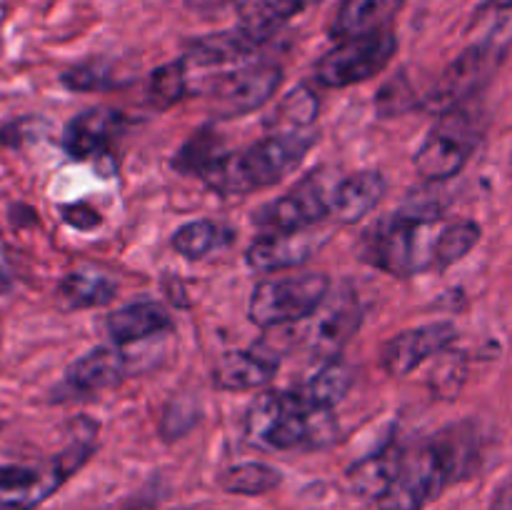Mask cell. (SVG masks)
<instances>
[{"instance_id": "6da1fadb", "label": "cell", "mask_w": 512, "mask_h": 510, "mask_svg": "<svg viewBox=\"0 0 512 510\" xmlns=\"http://www.w3.org/2000/svg\"><path fill=\"white\" fill-rule=\"evenodd\" d=\"M245 435L263 450H313L333 443L338 428L330 410L313 408L293 390L260 395L248 410Z\"/></svg>"}, {"instance_id": "7a4b0ae2", "label": "cell", "mask_w": 512, "mask_h": 510, "mask_svg": "<svg viewBox=\"0 0 512 510\" xmlns=\"http://www.w3.org/2000/svg\"><path fill=\"white\" fill-rule=\"evenodd\" d=\"M315 143L310 130L268 135L243 153H225L203 180L220 195H245L263 190L293 173Z\"/></svg>"}, {"instance_id": "3957f363", "label": "cell", "mask_w": 512, "mask_h": 510, "mask_svg": "<svg viewBox=\"0 0 512 510\" xmlns=\"http://www.w3.org/2000/svg\"><path fill=\"white\" fill-rule=\"evenodd\" d=\"M435 223L438 218L418 213L385 215L360 238V260L393 278H410L420 270L435 268Z\"/></svg>"}, {"instance_id": "277c9868", "label": "cell", "mask_w": 512, "mask_h": 510, "mask_svg": "<svg viewBox=\"0 0 512 510\" xmlns=\"http://www.w3.org/2000/svg\"><path fill=\"white\" fill-rule=\"evenodd\" d=\"M330 290L328 275L308 273L293 278L263 280L250 295L248 315L260 328H280V325L308 320Z\"/></svg>"}, {"instance_id": "5b68a950", "label": "cell", "mask_w": 512, "mask_h": 510, "mask_svg": "<svg viewBox=\"0 0 512 510\" xmlns=\"http://www.w3.org/2000/svg\"><path fill=\"white\" fill-rule=\"evenodd\" d=\"M395 50H398V40L390 28L340 40L315 65V83L323 88H348V85L363 83L383 73L385 65L393 60Z\"/></svg>"}, {"instance_id": "8992f818", "label": "cell", "mask_w": 512, "mask_h": 510, "mask_svg": "<svg viewBox=\"0 0 512 510\" xmlns=\"http://www.w3.org/2000/svg\"><path fill=\"white\" fill-rule=\"evenodd\" d=\"M478 140V125L463 105L445 110L415 153V168L425 180H450L465 168Z\"/></svg>"}, {"instance_id": "52a82bcc", "label": "cell", "mask_w": 512, "mask_h": 510, "mask_svg": "<svg viewBox=\"0 0 512 510\" xmlns=\"http://www.w3.org/2000/svg\"><path fill=\"white\" fill-rule=\"evenodd\" d=\"M360 323H363V308L355 290L348 283L330 288L323 303L308 318L305 340L310 353L325 360L338 358L340 350L358 333Z\"/></svg>"}, {"instance_id": "ba28073f", "label": "cell", "mask_w": 512, "mask_h": 510, "mask_svg": "<svg viewBox=\"0 0 512 510\" xmlns=\"http://www.w3.org/2000/svg\"><path fill=\"white\" fill-rule=\"evenodd\" d=\"M280 80H283V70L270 63L233 70V73L220 75L208 85L210 105L220 118L248 115L263 108L273 98Z\"/></svg>"}, {"instance_id": "9c48e42d", "label": "cell", "mask_w": 512, "mask_h": 510, "mask_svg": "<svg viewBox=\"0 0 512 510\" xmlns=\"http://www.w3.org/2000/svg\"><path fill=\"white\" fill-rule=\"evenodd\" d=\"M330 213V195L318 173H310L293 190L265 203L253 213V223L263 233H290L318 225Z\"/></svg>"}, {"instance_id": "30bf717a", "label": "cell", "mask_w": 512, "mask_h": 510, "mask_svg": "<svg viewBox=\"0 0 512 510\" xmlns=\"http://www.w3.org/2000/svg\"><path fill=\"white\" fill-rule=\"evenodd\" d=\"M500 63V48L495 43H478L463 50L453 63L448 65L438 78L435 88L430 90V105L438 110H453L465 105L480 88L490 80Z\"/></svg>"}, {"instance_id": "8fae6325", "label": "cell", "mask_w": 512, "mask_h": 510, "mask_svg": "<svg viewBox=\"0 0 512 510\" xmlns=\"http://www.w3.org/2000/svg\"><path fill=\"white\" fill-rule=\"evenodd\" d=\"M445 485H450L448 473L430 445H423L418 453L405 455L393 488L378 500L380 510H423L428 500L438 498Z\"/></svg>"}, {"instance_id": "7c38bea8", "label": "cell", "mask_w": 512, "mask_h": 510, "mask_svg": "<svg viewBox=\"0 0 512 510\" xmlns=\"http://www.w3.org/2000/svg\"><path fill=\"white\" fill-rule=\"evenodd\" d=\"M455 335H458L455 325L445 323V320L403 330V333L393 335L383 345V350H380V363H383L385 373L400 378V375L413 373L418 365H423L433 355L443 353L453 343Z\"/></svg>"}, {"instance_id": "4fadbf2b", "label": "cell", "mask_w": 512, "mask_h": 510, "mask_svg": "<svg viewBox=\"0 0 512 510\" xmlns=\"http://www.w3.org/2000/svg\"><path fill=\"white\" fill-rule=\"evenodd\" d=\"M128 358L118 348H95L68 365L63 385L58 388L60 398H88L113 388L123 380Z\"/></svg>"}, {"instance_id": "5bb4252c", "label": "cell", "mask_w": 512, "mask_h": 510, "mask_svg": "<svg viewBox=\"0 0 512 510\" xmlns=\"http://www.w3.org/2000/svg\"><path fill=\"white\" fill-rule=\"evenodd\" d=\"M125 115L120 110L98 105L75 115L63 130V148L70 158L88 160L108 153V145L123 130Z\"/></svg>"}, {"instance_id": "9a60e30c", "label": "cell", "mask_w": 512, "mask_h": 510, "mask_svg": "<svg viewBox=\"0 0 512 510\" xmlns=\"http://www.w3.org/2000/svg\"><path fill=\"white\" fill-rule=\"evenodd\" d=\"M313 228L290 230V233H263L245 253L255 273H278V270L303 265L318 248Z\"/></svg>"}, {"instance_id": "2e32d148", "label": "cell", "mask_w": 512, "mask_h": 510, "mask_svg": "<svg viewBox=\"0 0 512 510\" xmlns=\"http://www.w3.org/2000/svg\"><path fill=\"white\" fill-rule=\"evenodd\" d=\"M403 465V448H400L395 440H388V443L380 445L375 453L358 460V463L348 470V483L350 488H353V493H358L360 498L380 500L390 488H393Z\"/></svg>"}, {"instance_id": "e0dca14e", "label": "cell", "mask_w": 512, "mask_h": 510, "mask_svg": "<svg viewBox=\"0 0 512 510\" xmlns=\"http://www.w3.org/2000/svg\"><path fill=\"white\" fill-rule=\"evenodd\" d=\"M278 373V358L263 350H230L215 363V385L223 390H255Z\"/></svg>"}, {"instance_id": "ac0fdd59", "label": "cell", "mask_w": 512, "mask_h": 510, "mask_svg": "<svg viewBox=\"0 0 512 510\" xmlns=\"http://www.w3.org/2000/svg\"><path fill=\"white\" fill-rule=\"evenodd\" d=\"M403 5L405 0H343L330 25V35L335 40H348L378 33L388 28Z\"/></svg>"}, {"instance_id": "d6986e66", "label": "cell", "mask_w": 512, "mask_h": 510, "mask_svg": "<svg viewBox=\"0 0 512 510\" xmlns=\"http://www.w3.org/2000/svg\"><path fill=\"white\" fill-rule=\"evenodd\" d=\"M385 195V178L375 170H365V173H355L345 178L343 183L335 185L330 193V213L340 220V223H358L360 218L370 213L380 198Z\"/></svg>"}, {"instance_id": "ffe728a7", "label": "cell", "mask_w": 512, "mask_h": 510, "mask_svg": "<svg viewBox=\"0 0 512 510\" xmlns=\"http://www.w3.org/2000/svg\"><path fill=\"white\" fill-rule=\"evenodd\" d=\"M105 328H108V335L115 345H130L168 330L170 315L160 303L143 300V303L125 305V308L110 313L105 320Z\"/></svg>"}, {"instance_id": "44dd1931", "label": "cell", "mask_w": 512, "mask_h": 510, "mask_svg": "<svg viewBox=\"0 0 512 510\" xmlns=\"http://www.w3.org/2000/svg\"><path fill=\"white\" fill-rule=\"evenodd\" d=\"M430 448L435 450L438 460L443 463L450 483L458 478H468L480 460V438L475 433L473 423H458L445 428L435 440H430Z\"/></svg>"}, {"instance_id": "7402d4cb", "label": "cell", "mask_w": 512, "mask_h": 510, "mask_svg": "<svg viewBox=\"0 0 512 510\" xmlns=\"http://www.w3.org/2000/svg\"><path fill=\"white\" fill-rule=\"evenodd\" d=\"M258 48L260 45L240 25H235L233 30L205 35V38L190 43L183 60L190 65H198V68H213V65H225L245 58V55H250Z\"/></svg>"}, {"instance_id": "603a6c76", "label": "cell", "mask_w": 512, "mask_h": 510, "mask_svg": "<svg viewBox=\"0 0 512 510\" xmlns=\"http://www.w3.org/2000/svg\"><path fill=\"white\" fill-rule=\"evenodd\" d=\"M305 5V0H243L238 25L255 43L263 45Z\"/></svg>"}, {"instance_id": "cb8c5ba5", "label": "cell", "mask_w": 512, "mask_h": 510, "mask_svg": "<svg viewBox=\"0 0 512 510\" xmlns=\"http://www.w3.org/2000/svg\"><path fill=\"white\" fill-rule=\"evenodd\" d=\"M115 293H118V285L93 270H73L58 285V298L68 310L98 308V305L110 303Z\"/></svg>"}, {"instance_id": "d4e9b609", "label": "cell", "mask_w": 512, "mask_h": 510, "mask_svg": "<svg viewBox=\"0 0 512 510\" xmlns=\"http://www.w3.org/2000/svg\"><path fill=\"white\" fill-rule=\"evenodd\" d=\"M350 385H353V368H350L348 363H343V360L333 358L328 360V363L318 370V375H315L313 380H308L298 393L303 395L313 408L333 410L335 405L348 395Z\"/></svg>"}, {"instance_id": "484cf974", "label": "cell", "mask_w": 512, "mask_h": 510, "mask_svg": "<svg viewBox=\"0 0 512 510\" xmlns=\"http://www.w3.org/2000/svg\"><path fill=\"white\" fill-rule=\"evenodd\" d=\"M320 110L318 93L308 85H300V88L290 90L283 100L275 108L273 118L268 120V125H278V133H288V130H305L315 123Z\"/></svg>"}, {"instance_id": "4316f807", "label": "cell", "mask_w": 512, "mask_h": 510, "mask_svg": "<svg viewBox=\"0 0 512 510\" xmlns=\"http://www.w3.org/2000/svg\"><path fill=\"white\" fill-rule=\"evenodd\" d=\"M283 480L280 470L265 463H240L220 475V488L235 495H265Z\"/></svg>"}, {"instance_id": "83f0119b", "label": "cell", "mask_w": 512, "mask_h": 510, "mask_svg": "<svg viewBox=\"0 0 512 510\" xmlns=\"http://www.w3.org/2000/svg\"><path fill=\"white\" fill-rule=\"evenodd\" d=\"M223 155L225 150H223V140H220V135L205 128V130H198V133H195L193 138L178 150V155H175V168L183 170V173L203 178V175L208 173V170L223 158Z\"/></svg>"}, {"instance_id": "f1b7e54d", "label": "cell", "mask_w": 512, "mask_h": 510, "mask_svg": "<svg viewBox=\"0 0 512 510\" xmlns=\"http://www.w3.org/2000/svg\"><path fill=\"white\" fill-rule=\"evenodd\" d=\"M480 225L473 220H455L438 233L435 240V268H450L478 245Z\"/></svg>"}, {"instance_id": "f546056e", "label": "cell", "mask_w": 512, "mask_h": 510, "mask_svg": "<svg viewBox=\"0 0 512 510\" xmlns=\"http://www.w3.org/2000/svg\"><path fill=\"white\" fill-rule=\"evenodd\" d=\"M185 60H173V63L160 65L153 70L148 80V100L153 108L168 110L180 103L188 90V75H185Z\"/></svg>"}, {"instance_id": "4dcf8cb0", "label": "cell", "mask_w": 512, "mask_h": 510, "mask_svg": "<svg viewBox=\"0 0 512 510\" xmlns=\"http://www.w3.org/2000/svg\"><path fill=\"white\" fill-rule=\"evenodd\" d=\"M60 80L65 88L75 90V93H93V90L118 88V85H125L128 78H120V73L108 60H90V63L65 70Z\"/></svg>"}, {"instance_id": "1f68e13d", "label": "cell", "mask_w": 512, "mask_h": 510, "mask_svg": "<svg viewBox=\"0 0 512 510\" xmlns=\"http://www.w3.org/2000/svg\"><path fill=\"white\" fill-rule=\"evenodd\" d=\"M215 243H218V228L213 220H193L173 233V248L188 260L203 258L215 248Z\"/></svg>"}, {"instance_id": "d6a6232c", "label": "cell", "mask_w": 512, "mask_h": 510, "mask_svg": "<svg viewBox=\"0 0 512 510\" xmlns=\"http://www.w3.org/2000/svg\"><path fill=\"white\" fill-rule=\"evenodd\" d=\"M465 375H468L465 360L460 355H448V358L438 360V365L433 370V378H430V385H433L438 398L450 400L463 390Z\"/></svg>"}, {"instance_id": "836d02e7", "label": "cell", "mask_w": 512, "mask_h": 510, "mask_svg": "<svg viewBox=\"0 0 512 510\" xmlns=\"http://www.w3.org/2000/svg\"><path fill=\"white\" fill-rule=\"evenodd\" d=\"M413 100L415 98H413V90H410L408 80L400 75V78L390 80V83L380 90L378 98H375V105H378V110L385 115V118H390V115L408 110L410 105H413Z\"/></svg>"}, {"instance_id": "e575fe53", "label": "cell", "mask_w": 512, "mask_h": 510, "mask_svg": "<svg viewBox=\"0 0 512 510\" xmlns=\"http://www.w3.org/2000/svg\"><path fill=\"white\" fill-rule=\"evenodd\" d=\"M60 213H63L65 223L73 225V228H78V230H93L95 225H100L98 210H93L90 205H85V203L63 205V208H60Z\"/></svg>"}, {"instance_id": "d590c367", "label": "cell", "mask_w": 512, "mask_h": 510, "mask_svg": "<svg viewBox=\"0 0 512 510\" xmlns=\"http://www.w3.org/2000/svg\"><path fill=\"white\" fill-rule=\"evenodd\" d=\"M38 478V470L20 468V465H0V493L5 490H18L30 485Z\"/></svg>"}, {"instance_id": "8d00e7d4", "label": "cell", "mask_w": 512, "mask_h": 510, "mask_svg": "<svg viewBox=\"0 0 512 510\" xmlns=\"http://www.w3.org/2000/svg\"><path fill=\"white\" fill-rule=\"evenodd\" d=\"M490 510H512V475L503 483V488L498 490L493 500V508Z\"/></svg>"}, {"instance_id": "74e56055", "label": "cell", "mask_w": 512, "mask_h": 510, "mask_svg": "<svg viewBox=\"0 0 512 510\" xmlns=\"http://www.w3.org/2000/svg\"><path fill=\"white\" fill-rule=\"evenodd\" d=\"M10 285H13V280H10L8 270L0 268V295H5L10 290Z\"/></svg>"}, {"instance_id": "f35d334b", "label": "cell", "mask_w": 512, "mask_h": 510, "mask_svg": "<svg viewBox=\"0 0 512 510\" xmlns=\"http://www.w3.org/2000/svg\"><path fill=\"white\" fill-rule=\"evenodd\" d=\"M488 8H495V10H510L512 8V0H488Z\"/></svg>"}, {"instance_id": "ab89813d", "label": "cell", "mask_w": 512, "mask_h": 510, "mask_svg": "<svg viewBox=\"0 0 512 510\" xmlns=\"http://www.w3.org/2000/svg\"><path fill=\"white\" fill-rule=\"evenodd\" d=\"M305 3H310V0H305Z\"/></svg>"}]
</instances>
